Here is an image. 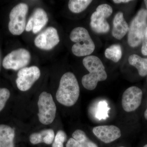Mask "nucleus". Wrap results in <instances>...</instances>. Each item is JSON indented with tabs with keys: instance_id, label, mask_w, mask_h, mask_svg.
Returning <instances> with one entry per match:
<instances>
[{
	"instance_id": "obj_1",
	"label": "nucleus",
	"mask_w": 147,
	"mask_h": 147,
	"mask_svg": "<svg viewBox=\"0 0 147 147\" xmlns=\"http://www.w3.org/2000/svg\"><path fill=\"white\" fill-rule=\"evenodd\" d=\"M80 94V87L76 76L72 72L65 73L61 77L56 93L58 102L67 107L74 105Z\"/></svg>"
},
{
	"instance_id": "obj_2",
	"label": "nucleus",
	"mask_w": 147,
	"mask_h": 147,
	"mask_svg": "<svg viewBox=\"0 0 147 147\" xmlns=\"http://www.w3.org/2000/svg\"><path fill=\"white\" fill-rule=\"evenodd\" d=\"M83 63L89 73L82 77V85L87 90H92L97 86L98 82L107 79L108 76L105 67L99 58L93 55L85 57Z\"/></svg>"
},
{
	"instance_id": "obj_3",
	"label": "nucleus",
	"mask_w": 147,
	"mask_h": 147,
	"mask_svg": "<svg viewBox=\"0 0 147 147\" xmlns=\"http://www.w3.org/2000/svg\"><path fill=\"white\" fill-rule=\"evenodd\" d=\"M69 38L75 42L71 47L74 55L81 57L89 56L95 50V44L88 32L83 27H77L71 31Z\"/></svg>"
},
{
	"instance_id": "obj_4",
	"label": "nucleus",
	"mask_w": 147,
	"mask_h": 147,
	"mask_svg": "<svg viewBox=\"0 0 147 147\" xmlns=\"http://www.w3.org/2000/svg\"><path fill=\"white\" fill-rule=\"evenodd\" d=\"M147 27V11L142 9L131 21L129 27L127 42L130 47H138L142 43Z\"/></svg>"
},
{
	"instance_id": "obj_5",
	"label": "nucleus",
	"mask_w": 147,
	"mask_h": 147,
	"mask_svg": "<svg viewBox=\"0 0 147 147\" xmlns=\"http://www.w3.org/2000/svg\"><path fill=\"white\" fill-rule=\"evenodd\" d=\"M28 9V6L27 4L20 3L11 11L8 29L11 34L20 35L26 30V16Z\"/></svg>"
},
{
	"instance_id": "obj_6",
	"label": "nucleus",
	"mask_w": 147,
	"mask_h": 147,
	"mask_svg": "<svg viewBox=\"0 0 147 147\" xmlns=\"http://www.w3.org/2000/svg\"><path fill=\"white\" fill-rule=\"evenodd\" d=\"M38 119L45 125L50 124L56 117L57 107L52 95L46 92L40 94L38 101Z\"/></svg>"
},
{
	"instance_id": "obj_7",
	"label": "nucleus",
	"mask_w": 147,
	"mask_h": 147,
	"mask_svg": "<svg viewBox=\"0 0 147 147\" xmlns=\"http://www.w3.org/2000/svg\"><path fill=\"white\" fill-rule=\"evenodd\" d=\"M113 12V8L109 5L103 4L98 6L91 17L90 25L92 30L98 34L109 32L110 26L106 19L111 16Z\"/></svg>"
},
{
	"instance_id": "obj_8",
	"label": "nucleus",
	"mask_w": 147,
	"mask_h": 147,
	"mask_svg": "<svg viewBox=\"0 0 147 147\" xmlns=\"http://www.w3.org/2000/svg\"><path fill=\"white\" fill-rule=\"evenodd\" d=\"M31 59V55L29 51L24 48H19L5 56L3 61V66L6 69L17 71L28 65Z\"/></svg>"
},
{
	"instance_id": "obj_9",
	"label": "nucleus",
	"mask_w": 147,
	"mask_h": 147,
	"mask_svg": "<svg viewBox=\"0 0 147 147\" xmlns=\"http://www.w3.org/2000/svg\"><path fill=\"white\" fill-rule=\"evenodd\" d=\"M40 71L36 66L25 67L18 71L16 84L18 89L21 91L28 90L39 79Z\"/></svg>"
},
{
	"instance_id": "obj_10",
	"label": "nucleus",
	"mask_w": 147,
	"mask_h": 147,
	"mask_svg": "<svg viewBox=\"0 0 147 147\" xmlns=\"http://www.w3.org/2000/svg\"><path fill=\"white\" fill-rule=\"evenodd\" d=\"M59 42V36L57 30L53 27L47 28L37 36L34 41L36 47L44 50H52Z\"/></svg>"
},
{
	"instance_id": "obj_11",
	"label": "nucleus",
	"mask_w": 147,
	"mask_h": 147,
	"mask_svg": "<svg viewBox=\"0 0 147 147\" xmlns=\"http://www.w3.org/2000/svg\"><path fill=\"white\" fill-rule=\"evenodd\" d=\"M143 92L138 87L131 86L124 92L122 98V105L126 112H131L138 108L142 103Z\"/></svg>"
},
{
	"instance_id": "obj_12",
	"label": "nucleus",
	"mask_w": 147,
	"mask_h": 147,
	"mask_svg": "<svg viewBox=\"0 0 147 147\" xmlns=\"http://www.w3.org/2000/svg\"><path fill=\"white\" fill-rule=\"evenodd\" d=\"M92 131L99 140L105 144L115 141L121 135L120 129L114 125L95 127L93 128Z\"/></svg>"
},
{
	"instance_id": "obj_13",
	"label": "nucleus",
	"mask_w": 147,
	"mask_h": 147,
	"mask_svg": "<svg viewBox=\"0 0 147 147\" xmlns=\"http://www.w3.org/2000/svg\"><path fill=\"white\" fill-rule=\"evenodd\" d=\"M129 27L124 18L123 13L118 12L114 17L112 34L114 38L121 40L129 31Z\"/></svg>"
},
{
	"instance_id": "obj_14",
	"label": "nucleus",
	"mask_w": 147,
	"mask_h": 147,
	"mask_svg": "<svg viewBox=\"0 0 147 147\" xmlns=\"http://www.w3.org/2000/svg\"><path fill=\"white\" fill-rule=\"evenodd\" d=\"M33 24V33L34 34L40 31L47 24L48 17L47 13L43 9H36L30 17Z\"/></svg>"
},
{
	"instance_id": "obj_15",
	"label": "nucleus",
	"mask_w": 147,
	"mask_h": 147,
	"mask_svg": "<svg viewBox=\"0 0 147 147\" xmlns=\"http://www.w3.org/2000/svg\"><path fill=\"white\" fill-rule=\"evenodd\" d=\"M55 138V134L53 129L42 130L39 132L32 133L30 135V141L33 145L44 143L47 145L52 144Z\"/></svg>"
},
{
	"instance_id": "obj_16",
	"label": "nucleus",
	"mask_w": 147,
	"mask_h": 147,
	"mask_svg": "<svg viewBox=\"0 0 147 147\" xmlns=\"http://www.w3.org/2000/svg\"><path fill=\"white\" fill-rule=\"evenodd\" d=\"M15 131L5 125H0V147H14Z\"/></svg>"
},
{
	"instance_id": "obj_17",
	"label": "nucleus",
	"mask_w": 147,
	"mask_h": 147,
	"mask_svg": "<svg viewBox=\"0 0 147 147\" xmlns=\"http://www.w3.org/2000/svg\"><path fill=\"white\" fill-rule=\"evenodd\" d=\"M129 63L136 67L140 76L147 75V58L141 57L139 55L133 54L128 58Z\"/></svg>"
},
{
	"instance_id": "obj_18",
	"label": "nucleus",
	"mask_w": 147,
	"mask_h": 147,
	"mask_svg": "<svg viewBox=\"0 0 147 147\" xmlns=\"http://www.w3.org/2000/svg\"><path fill=\"white\" fill-rule=\"evenodd\" d=\"M92 1L91 0H70L68 2V8L73 13H81L88 7Z\"/></svg>"
},
{
	"instance_id": "obj_19",
	"label": "nucleus",
	"mask_w": 147,
	"mask_h": 147,
	"mask_svg": "<svg viewBox=\"0 0 147 147\" xmlns=\"http://www.w3.org/2000/svg\"><path fill=\"white\" fill-rule=\"evenodd\" d=\"M121 47L118 44H114L105 50V55L107 59L115 63H117L122 57Z\"/></svg>"
},
{
	"instance_id": "obj_20",
	"label": "nucleus",
	"mask_w": 147,
	"mask_h": 147,
	"mask_svg": "<svg viewBox=\"0 0 147 147\" xmlns=\"http://www.w3.org/2000/svg\"><path fill=\"white\" fill-rule=\"evenodd\" d=\"M72 137L76 141L86 147H98L96 144L90 140L86 133L81 129H77L73 132Z\"/></svg>"
},
{
	"instance_id": "obj_21",
	"label": "nucleus",
	"mask_w": 147,
	"mask_h": 147,
	"mask_svg": "<svg viewBox=\"0 0 147 147\" xmlns=\"http://www.w3.org/2000/svg\"><path fill=\"white\" fill-rule=\"evenodd\" d=\"M110 108L105 100H100L98 103L95 113V117L99 120H105L109 117L108 113Z\"/></svg>"
},
{
	"instance_id": "obj_22",
	"label": "nucleus",
	"mask_w": 147,
	"mask_h": 147,
	"mask_svg": "<svg viewBox=\"0 0 147 147\" xmlns=\"http://www.w3.org/2000/svg\"><path fill=\"white\" fill-rule=\"evenodd\" d=\"M67 136L64 131L60 130L55 136L52 147H64L63 144L66 141Z\"/></svg>"
},
{
	"instance_id": "obj_23",
	"label": "nucleus",
	"mask_w": 147,
	"mask_h": 147,
	"mask_svg": "<svg viewBox=\"0 0 147 147\" xmlns=\"http://www.w3.org/2000/svg\"><path fill=\"white\" fill-rule=\"evenodd\" d=\"M10 96L9 90L6 88H0V111L4 108Z\"/></svg>"
},
{
	"instance_id": "obj_24",
	"label": "nucleus",
	"mask_w": 147,
	"mask_h": 147,
	"mask_svg": "<svg viewBox=\"0 0 147 147\" xmlns=\"http://www.w3.org/2000/svg\"><path fill=\"white\" fill-rule=\"evenodd\" d=\"M142 43V45L141 49L142 54L144 56H147V27L145 30Z\"/></svg>"
},
{
	"instance_id": "obj_25",
	"label": "nucleus",
	"mask_w": 147,
	"mask_h": 147,
	"mask_svg": "<svg viewBox=\"0 0 147 147\" xmlns=\"http://www.w3.org/2000/svg\"><path fill=\"white\" fill-rule=\"evenodd\" d=\"M66 147H86L73 138H70L66 145Z\"/></svg>"
},
{
	"instance_id": "obj_26",
	"label": "nucleus",
	"mask_w": 147,
	"mask_h": 147,
	"mask_svg": "<svg viewBox=\"0 0 147 147\" xmlns=\"http://www.w3.org/2000/svg\"><path fill=\"white\" fill-rule=\"evenodd\" d=\"M130 0H113V1L115 3H127L131 1Z\"/></svg>"
},
{
	"instance_id": "obj_27",
	"label": "nucleus",
	"mask_w": 147,
	"mask_h": 147,
	"mask_svg": "<svg viewBox=\"0 0 147 147\" xmlns=\"http://www.w3.org/2000/svg\"><path fill=\"white\" fill-rule=\"evenodd\" d=\"M144 116L145 118L147 120V108L146 109V111H145L144 114Z\"/></svg>"
},
{
	"instance_id": "obj_28",
	"label": "nucleus",
	"mask_w": 147,
	"mask_h": 147,
	"mask_svg": "<svg viewBox=\"0 0 147 147\" xmlns=\"http://www.w3.org/2000/svg\"><path fill=\"white\" fill-rule=\"evenodd\" d=\"M1 50H0V71L1 69Z\"/></svg>"
},
{
	"instance_id": "obj_29",
	"label": "nucleus",
	"mask_w": 147,
	"mask_h": 147,
	"mask_svg": "<svg viewBox=\"0 0 147 147\" xmlns=\"http://www.w3.org/2000/svg\"><path fill=\"white\" fill-rule=\"evenodd\" d=\"M144 2L145 4H146V8H147V0H145L144 1Z\"/></svg>"
},
{
	"instance_id": "obj_30",
	"label": "nucleus",
	"mask_w": 147,
	"mask_h": 147,
	"mask_svg": "<svg viewBox=\"0 0 147 147\" xmlns=\"http://www.w3.org/2000/svg\"><path fill=\"white\" fill-rule=\"evenodd\" d=\"M143 147H147V144L145 145V146Z\"/></svg>"
},
{
	"instance_id": "obj_31",
	"label": "nucleus",
	"mask_w": 147,
	"mask_h": 147,
	"mask_svg": "<svg viewBox=\"0 0 147 147\" xmlns=\"http://www.w3.org/2000/svg\"><path fill=\"white\" fill-rule=\"evenodd\" d=\"M124 147V146H120V147Z\"/></svg>"
}]
</instances>
